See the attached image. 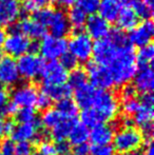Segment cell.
Masks as SVG:
<instances>
[{
	"instance_id": "obj_8",
	"label": "cell",
	"mask_w": 154,
	"mask_h": 155,
	"mask_svg": "<svg viewBox=\"0 0 154 155\" xmlns=\"http://www.w3.org/2000/svg\"><path fill=\"white\" fill-rule=\"evenodd\" d=\"M68 43L64 38H56L51 35H45L39 43V52L41 56L50 61L58 59L67 53Z\"/></svg>"
},
{
	"instance_id": "obj_25",
	"label": "cell",
	"mask_w": 154,
	"mask_h": 155,
	"mask_svg": "<svg viewBox=\"0 0 154 155\" xmlns=\"http://www.w3.org/2000/svg\"><path fill=\"white\" fill-rule=\"evenodd\" d=\"M76 124L75 119H67L62 118L54 128H52L51 130V136L56 143L58 141H64L69 137L71 130L74 127V124Z\"/></svg>"
},
{
	"instance_id": "obj_15",
	"label": "cell",
	"mask_w": 154,
	"mask_h": 155,
	"mask_svg": "<svg viewBox=\"0 0 154 155\" xmlns=\"http://www.w3.org/2000/svg\"><path fill=\"white\" fill-rule=\"evenodd\" d=\"M21 14L19 0H0V27H10L15 23Z\"/></svg>"
},
{
	"instance_id": "obj_33",
	"label": "cell",
	"mask_w": 154,
	"mask_h": 155,
	"mask_svg": "<svg viewBox=\"0 0 154 155\" xmlns=\"http://www.w3.org/2000/svg\"><path fill=\"white\" fill-rule=\"evenodd\" d=\"M132 10L134 11L137 18H142L146 20H150L153 16V8L149 6L148 4L145 3L143 0H135L132 4Z\"/></svg>"
},
{
	"instance_id": "obj_28",
	"label": "cell",
	"mask_w": 154,
	"mask_h": 155,
	"mask_svg": "<svg viewBox=\"0 0 154 155\" xmlns=\"http://www.w3.org/2000/svg\"><path fill=\"white\" fill-rule=\"evenodd\" d=\"M89 133L90 131L86 126H84L82 124H75L69 134L68 143L74 147H77L82 143H87L89 139Z\"/></svg>"
},
{
	"instance_id": "obj_27",
	"label": "cell",
	"mask_w": 154,
	"mask_h": 155,
	"mask_svg": "<svg viewBox=\"0 0 154 155\" xmlns=\"http://www.w3.org/2000/svg\"><path fill=\"white\" fill-rule=\"evenodd\" d=\"M55 109L58 111V113L62 118L76 119V116L78 114V107L72 98L68 97L59 100Z\"/></svg>"
},
{
	"instance_id": "obj_20",
	"label": "cell",
	"mask_w": 154,
	"mask_h": 155,
	"mask_svg": "<svg viewBox=\"0 0 154 155\" xmlns=\"http://www.w3.org/2000/svg\"><path fill=\"white\" fill-rule=\"evenodd\" d=\"M114 137V127L108 124H99L92 128L89 133V139L93 146L110 145Z\"/></svg>"
},
{
	"instance_id": "obj_7",
	"label": "cell",
	"mask_w": 154,
	"mask_h": 155,
	"mask_svg": "<svg viewBox=\"0 0 154 155\" xmlns=\"http://www.w3.org/2000/svg\"><path fill=\"white\" fill-rule=\"evenodd\" d=\"M120 47L123 45H116L108 37L97 40L93 45L92 56L94 58V62L105 68H108L116 56Z\"/></svg>"
},
{
	"instance_id": "obj_10",
	"label": "cell",
	"mask_w": 154,
	"mask_h": 155,
	"mask_svg": "<svg viewBox=\"0 0 154 155\" xmlns=\"http://www.w3.org/2000/svg\"><path fill=\"white\" fill-rule=\"evenodd\" d=\"M38 91L33 84H25L18 86L11 93V99L18 109L33 108L36 106L38 98Z\"/></svg>"
},
{
	"instance_id": "obj_45",
	"label": "cell",
	"mask_w": 154,
	"mask_h": 155,
	"mask_svg": "<svg viewBox=\"0 0 154 155\" xmlns=\"http://www.w3.org/2000/svg\"><path fill=\"white\" fill-rule=\"evenodd\" d=\"M51 102H52V100L50 99L48 96H45L44 94L41 93L38 95L37 101H36V107H37L38 109H40V110L45 111V110H48V109H50Z\"/></svg>"
},
{
	"instance_id": "obj_51",
	"label": "cell",
	"mask_w": 154,
	"mask_h": 155,
	"mask_svg": "<svg viewBox=\"0 0 154 155\" xmlns=\"http://www.w3.org/2000/svg\"><path fill=\"white\" fill-rule=\"evenodd\" d=\"M56 1L62 8H70L76 2V0H56Z\"/></svg>"
},
{
	"instance_id": "obj_50",
	"label": "cell",
	"mask_w": 154,
	"mask_h": 155,
	"mask_svg": "<svg viewBox=\"0 0 154 155\" xmlns=\"http://www.w3.org/2000/svg\"><path fill=\"white\" fill-rule=\"evenodd\" d=\"M39 52V43L36 40L31 41V45H30V49H29V53L31 54H36Z\"/></svg>"
},
{
	"instance_id": "obj_36",
	"label": "cell",
	"mask_w": 154,
	"mask_h": 155,
	"mask_svg": "<svg viewBox=\"0 0 154 155\" xmlns=\"http://www.w3.org/2000/svg\"><path fill=\"white\" fill-rule=\"evenodd\" d=\"M76 3L77 8H79L86 15H93L98 11L100 0H76Z\"/></svg>"
},
{
	"instance_id": "obj_14",
	"label": "cell",
	"mask_w": 154,
	"mask_h": 155,
	"mask_svg": "<svg viewBox=\"0 0 154 155\" xmlns=\"http://www.w3.org/2000/svg\"><path fill=\"white\" fill-rule=\"evenodd\" d=\"M40 124L39 121L29 124H15V128L12 132V140L17 143H31L38 139L41 135Z\"/></svg>"
},
{
	"instance_id": "obj_19",
	"label": "cell",
	"mask_w": 154,
	"mask_h": 155,
	"mask_svg": "<svg viewBox=\"0 0 154 155\" xmlns=\"http://www.w3.org/2000/svg\"><path fill=\"white\" fill-rule=\"evenodd\" d=\"M48 28L51 33V36L56 38H64L71 31V25L68 20L67 14L61 10L54 11Z\"/></svg>"
},
{
	"instance_id": "obj_18",
	"label": "cell",
	"mask_w": 154,
	"mask_h": 155,
	"mask_svg": "<svg viewBox=\"0 0 154 155\" xmlns=\"http://www.w3.org/2000/svg\"><path fill=\"white\" fill-rule=\"evenodd\" d=\"M86 31L87 34L90 36V38L95 40H100L108 36L110 32V25L109 22L101 18L99 15L93 14L87 18L86 21Z\"/></svg>"
},
{
	"instance_id": "obj_5",
	"label": "cell",
	"mask_w": 154,
	"mask_h": 155,
	"mask_svg": "<svg viewBox=\"0 0 154 155\" xmlns=\"http://www.w3.org/2000/svg\"><path fill=\"white\" fill-rule=\"evenodd\" d=\"M93 45V40L82 29H74V35L68 43V50L77 61L88 62L92 57Z\"/></svg>"
},
{
	"instance_id": "obj_42",
	"label": "cell",
	"mask_w": 154,
	"mask_h": 155,
	"mask_svg": "<svg viewBox=\"0 0 154 155\" xmlns=\"http://www.w3.org/2000/svg\"><path fill=\"white\" fill-rule=\"evenodd\" d=\"M32 151L31 143H17L15 145V155H31Z\"/></svg>"
},
{
	"instance_id": "obj_59",
	"label": "cell",
	"mask_w": 154,
	"mask_h": 155,
	"mask_svg": "<svg viewBox=\"0 0 154 155\" xmlns=\"http://www.w3.org/2000/svg\"><path fill=\"white\" fill-rule=\"evenodd\" d=\"M68 155H69V154H68ZM71 155H75V154H71Z\"/></svg>"
},
{
	"instance_id": "obj_44",
	"label": "cell",
	"mask_w": 154,
	"mask_h": 155,
	"mask_svg": "<svg viewBox=\"0 0 154 155\" xmlns=\"http://www.w3.org/2000/svg\"><path fill=\"white\" fill-rule=\"evenodd\" d=\"M136 90L133 86L131 84H125L123 86L120 90V98L121 100H126V99H131V98H135L136 97Z\"/></svg>"
},
{
	"instance_id": "obj_12",
	"label": "cell",
	"mask_w": 154,
	"mask_h": 155,
	"mask_svg": "<svg viewBox=\"0 0 154 155\" xmlns=\"http://www.w3.org/2000/svg\"><path fill=\"white\" fill-rule=\"evenodd\" d=\"M43 86H58L64 84L68 79V72L58 61H50L44 64L41 73Z\"/></svg>"
},
{
	"instance_id": "obj_52",
	"label": "cell",
	"mask_w": 154,
	"mask_h": 155,
	"mask_svg": "<svg viewBox=\"0 0 154 155\" xmlns=\"http://www.w3.org/2000/svg\"><path fill=\"white\" fill-rule=\"evenodd\" d=\"M5 38H6L5 30H4L2 27H0V51L3 49V45H4V41H5Z\"/></svg>"
},
{
	"instance_id": "obj_57",
	"label": "cell",
	"mask_w": 154,
	"mask_h": 155,
	"mask_svg": "<svg viewBox=\"0 0 154 155\" xmlns=\"http://www.w3.org/2000/svg\"><path fill=\"white\" fill-rule=\"evenodd\" d=\"M31 155H39V154L38 153H32Z\"/></svg>"
},
{
	"instance_id": "obj_21",
	"label": "cell",
	"mask_w": 154,
	"mask_h": 155,
	"mask_svg": "<svg viewBox=\"0 0 154 155\" xmlns=\"http://www.w3.org/2000/svg\"><path fill=\"white\" fill-rule=\"evenodd\" d=\"M123 6V0H100L98 8L99 16L107 22H114L116 21Z\"/></svg>"
},
{
	"instance_id": "obj_41",
	"label": "cell",
	"mask_w": 154,
	"mask_h": 155,
	"mask_svg": "<svg viewBox=\"0 0 154 155\" xmlns=\"http://www.w3.org/2000/svg\"><path fill=\"white\" fill-rule=\"evenodd\" d=\"M0 153L2 155H15V143L12 139H5L0 143Z\"/></svg>"
},
{
	"instance_id": "obj_38",
	"label": "cell",
	"mask_w": 154,
	"mask_h": 155,
	"mask_svg": "<svg viewBox=\"0 0 154 155\" xmlns=\"http://www.w3.org/2000/svg\"><path fill=\"white\" fill-rule=\"evenodd\" d=\"M39 155H56V147L55 143L51 140L42 139L39 141L38 145Z\"/></svg>"
},
{
	"instance_id": "obj_46",
	"label": "cell",
	"mask_w": 154,
	"mask_h": 155,
	"mask_svg": "<svg viewBox=\"0 0 154 155\" xmlns=\"http://www.w3.org/2000/svg\"><path fill=\"white\" fill-rule=\"evenodd\" d=\"M55 147H56V153H58V154L68 155L69 151H70V143L66 140L56 143Z\"/></svg>"
},
{
	"instance_id": "obj_13",
	"label": "cell",
	"mask_w": 154,
	"mask_h": 155,
	"mask_svg": "<svg viewBox=\"0 0 154 155\" xmlns=\"http://www.w3.org/2000/svg\"><path fill=\"white\" fill-rule=\"evenodd\" d=\"M154 35V25L151 20H146L137 25L129 34V42L138 48L145 47L151 43Z\"/></svg>"
},
{
	"instance_id": "obj_22",
	"label": "cell",
	"mask_w": 154,
	"mask_h": 155,
	"mask_svg": "<svg viewBox=\"0 0 154 155\" xmlns=\"http://www.w3.org/2000/svg\"><path fill=\"white\" fill-rule=\"evenodd\" d=\"M96 89L93 88L91 84H84L75 90L74 93V101L78 108H81L82 110L89 109L92 107L93 101H94L95 94H96Z\"/></svg>"
},
{
	"instance_id": "obj_61",
	"label": "cell",
	"mask_w": 154,
	"mask_h": 155,
	"mask_svg": "<svg viewBox=\"0 0 154 155\" xmlns=\"http://www.w3.org/2000/svg\"><path fill=\"white\" fill-rule=\"evenodd\" d=\"M0 143H1V140H0Z\"/></svg>"
},
{
	"instance_id": "obj_54",
	"label": "cell",
	"mask_w": 154,
	"mask_h": 155,
	"mask_svg": "<svg viewBox=\"0 0 154 155\" xmlns=\"http://www.w3.org/2000/svg\"><path fill=\"white\" fill-rule=\"evenodd\" d=\"M143 1L145 2L146 4H148L149 6H151V8H153V4H154V0H143Z\"/></svg>"
},
{
	"instance_id": "obj_32",
	"label": "cell",
	"mask_w": 154,
	"mask_h": 155,
	"mask_svg": "<svg viewBox=\"0 0 154 155\" xmlns=\"http://www.w3.org/2000/svg\"><path fill=\"white\" fill-rule=\"evenodd\" d=\"M154 57V48L152 43L139 48L136 53V63L138 65H150Z\"/></svg>"
},
{
	"instance_id": "obj_23",
	"label": "cell",
	"mask_w": 154,
	"mask_h": 155,
	"mask_svg": "<svg viewBox=\"0 0 154 155\" xmlns=\"http://www.w3.org/2000/svg\"><path fill=\"white\" fill-rule=\"evenodd\" d=\"M20 33L27 36L28 38L32 39H40L45 36V28L39 25L34 19L25 18L18 23Z\"/></svg>"
},
{
	"instance_id": "obj_24",
	"label": "cell",
	"mask_w": 154,
	"mask_h": 155,
	"mask_svg": "<svg viewBox=\"0 0 154 155\" xmlns=\"http://www.w3.org/2000/svg\"><path fill=\"white\" fill-rule=\"evenodd\" d=\"M118 29L121 31H132L137 25L138 18L131 6H123L116 19Z\"/></svg>"
},
{
	"instance_id": "obj_35",
	"label": "cell",
	"mask_w": 154,
	"mask_h": 155,
	"mask_svg": "<svg viewBox=\"0 0 154 155\" xmlns=\"http://www.w3.org/2000/svg\"><path fill=\"white\" fill-rule=\"evenodd\" d=\"M16 118L19 124H29L37 121V115L34 108H20L18 109L16 114Z\"/></svg>"
},
{
	"instance_id": "obj_11",
	"label": "cell",
	"mask_w": 154,
	"mask_h": 155,
	"mask_svg": "<svg viewBox=\"0 0 154 155\" xmlns=\"http://www.w3.org/2000/svg\"><path fill=\"white\" fill-rule=\"evenodd\" d=\"M30 45H31V40L21 33L10 34L5 38L3 50L10 57L19 58L25 54L29 53Z\"/></svg>"
},
{
	"instance_id": "obj_26",
	"label": "cell",
	"mask_w": 154,
	"mask_h": 155,
	"mask_svg": "<svg viewBox=\"0 0 154 155\" xmlns=\"http://www.w3.org/2000/svg\"><path fill=\"white\" fill-rule=\"evenodd\" d=\"M42 94L50 98L53 101H59L64 98L70 97L71 88L67 84H58V86H43L42 84Z\"/></svg>"
},
{
	"instance_id": "obj_9",
	"label": "cell",
	"mask_w": 154,
	"mask_h": 155,
	"mask_svg": "<svg viewBox=\"0 0 154 155\" xmlns=\"http://www.w3.org/2000/svg\"><path fill=\"white\" fill-rule=\"evenodd\" d=\"M87 75L91 80V86L98 90H109L113 88L114 81L110 71L107 68L95 62H89L87 65Z\"/></svg>"
},
{
	"instance_id": "obj_31",
	"label": "cell",
	"mask_w": 154,
	"mask_h": 155,
	"mask_svg": "<svg viewBox=\"0 0 154 155\" xmlns=\"http://www.w3.org/2000/svg\"><path fill=\"white\" fill-rule=\"evenodd\" d=\"M67 17L70 25H73L74 29H82V25L87 21V15L77 6H71Z\"/></svg>"
},
{
	"instance_id": "obj_49",
	"label": "cell",
	"mask_w": 154,
	"mask_h": 155,
	"mask_svg": "<svg viewBox=\"0 0 154 155\" xmlns=\"http://www.w3.org/2000/svg\"><path fill=\"white\" fill-rule=\"evenodd\" d=\"M15 128V124L11 120H5V124H4V132L3 134L11 135Z\"/></svg>"
},
{
	"instance_id": "obj_30",
	"label": "cell",
	"mask_w": 154,
	"mask_h": 155,
	"mask_svg": "<svg viewBox=\"0 0 154 155\" xmlns=\"http://www.w3.org/2000/svg\"><path fill=\"white\" fill-rule=\"evenodd\" d=\"M61 119H62V117L60 116V114L58 113V111L56 110V109L50 108V109H48V110L43 111L42 115H41V117H40V120H39V124H40V126L44 127L45 129L51 130V129L54 128Z\"/></svg>"
},
{
	"instance_id": "obj_39",
	"label": "cell",
	"mask_w": 154,
	"mask_h": 155,
	"mask_svg": "<svg viewBox=\"0 0 154 155\" xmlns=\"http://www.w3.org/2000/svg\"><path fill=\"white\" fill-rule=\"evenodd\" d=\"M60 64L64 67V69L68 71H73L74 69H76L78 65V61L76 58L73 55H71L70 53H66L60 57Z\"/></svg>"
},
{
	"instance_id": "obj_16",
	"label": "cell",
	"mask_w": 154,
	"mask_h": 155,
	"mask_svg": "<svg viewBox=\"0 0 154 155\" xmlns=\"http://www.w3.org/2000/svg\"><path fill=\"white\" fill-rule=\"evenodd\" d=\"M20 79L17 64L10 56L0 57V84L2 86H14Z\"/></svg>"
},
{
	"instance_id": "obj_3",
	"label": "cell",
	"mask_w": 154,
	"mask_h": 155,
	"mask_svg": "<svg viewBox=\"0 0 154 155\" xmlns=\"http://www.w3.org/2000/svg\"><path fill=\"white\" fill-rule=\"evenodd\" d=\"M153 101L154 98L152 93L143 94L139 100V108L133 115L132 119L133 124L139 128V132L147 140H150L153 133Z\"/></svg>"
},
{
	"instance_id": "obj_2",
	"label": "cell",
	"mask_w": 154,
	"mask_h": 155,
	"mask_svg": "<svg viewBox=\"0 0 154 155\" xmlns=\"http://www.w3.org/2000/svg\"><path fill=\"white\" fill-rule=\"evenodd\" d=\"M91 108L96 113L101 124L111 121L117 116L120 109L118 98L109 90H97Z\"/></svg>"
},
{
	"instance_id": "obj_53",
	"label": "cell",
	"mask_w": 154,
	"mask_h": 155,
	"mask_svg": "<svg viewBox=\"0 0 154 155\" xmlns=\"http://www.w3.org/2000/svg\"><path fill=\"white\" fill-rule=\"evenodd\" d=\"M4 124H5V119L0 114V135H2L4 132Z\"/></svg>"
},
{
	"instance_id": "obj_43",
	"label": "cell",
	"mask_w": 154,
	"mask_h": 155,
	"mask_svg": "<svg viewBox=\"0 0 154 155\" xmlns=\"http://www.w3.org/2000/svg\"><path fill=\"white\" fill-rule=\"evenodd\" d=\"M91 152L93 155H114V149L110 145L94 146L91 149Z\"/></svg>"
},
{
	"instance_id": "obj_1",
	"label": "cell",
	"mask_w": 154,
	"mask_h": 155,
	"mask_svg": "<svg viewBox=\"0 0 154 155\" xmlns=\"http://www.w3.org/2000/svg\"><path fill=\"white\" fill-rule=\"evenodd\" d=\"M107 69L113 77L114 86L123 87L133 79L137 70V63L136 53L131 43L119 48L116 56Z\"/></svg>"
},
{
	"instance_id": "obj_60",
	"label": "cell",
	"mask_w": 154,
	"mask_h": 155,
	"mask_svg": "<svg viewBox=\"0 0 154 155\" xmlns=\"http://www.w3.org/2000/svg\"><path fill=\"white\" fill-rule=\"evenodd\" d=\"M0 155H2V154H1V153H0Z\"/></svg>"
},
{
	"instance_id": "obj_37",
	"label": "cell",
	"mask_w": 154,
	"mask_h": 155,
	"mask_svg": "<svg viewBox=\"0 0 154 155\" xmlns=\"http://www.w3.org/2000/svg\"><path fill=\"white\" fill-rule=\"evenodd\" d=\"M139 100L137 98H131V99H126L121 100L120 108L123 110V112L126 114V116L129 117L130 115H134L136 113V111L139 108Z\"/></svg>"
},
{
	"instance_id": "obj_4",
	"label": "cell",
	"mask_w": 154,
	"mask_h": 155,
	"mask_svg": "<svg viewBox=\"0 0 154 155\" xmlns=\"http://www.w3.org/2000/svg\"><path fill=\"white\" fill-rule=\"evenodd\" d=\"M113 149L119 153H132L142 147L144 136L134 127L121 128L114 134Z\"/></svg>"
},
{
	"instance_id": "obj_17",
	"label": "cell",
	"mask_w": 154,
	"mask_h": 155,
	"mask_svg": "<svg viewBox=\"0 0 154 155\" xmlns=\"http://www.w3.org/2000/svg\"><path fill=\"white\" fill-rule=\"evenodd\" d=\"M134 88L136 92L151 93L154 87V73L151 65H138L134 74Z\"/></svg>"
},
{
	"instance_id": "obj_48",
	"label": "cell",
	"mask_w": 154,
	"mask_h": 155,
	"mask_svg": "<svg viewBox=\"0 0 154 155\" xmlns=\"http://www.w3.org/2000/svg\"><path fill=\"white\" fill-rule=\"evenodd\" d=\"M91 152V148L88 143H82L75 147V155H88Z\"/></svg>"
},
{
	"instance_id": "obj_58",
	"label": "cell",
	"mask_w": 154,
	"mask_h": 155,
	"mask_svg": "<svg viewBox=\"0 0 154 155\" xmlns=\"http://www.w3.org/2000/svg\"><path fill=\"white\" fill-rule=\"evenodd\" d=\"M127 1H135V0H127Z\"/></svg>"
},
{
	"instance_id": "obj_56",
	"label": "cell",
	"mask_w": 154,
	"mask_h": 155,
	"mask_svg": "<svg viewBox=\"0 0 154 155\" xmlns=\"http://www.w3.org/2000/svg\"><path fill=\"white\" fill-rule=\"evenodd\" d=\"M117 155H140L137 152H132V153H118Z\"/></svg>"
},
{
	"instance_id": "obj_55",
	"label": "cell",
	"mask_w": 154,
	"mask_h": 155,
	"mask_svg": "<svg viewBox=\"0 0 154 155\" xmlns=\"http://www.w3.org/2000/svg\"><path fill=\"white\" fill-rule=\"evenodd\" d=\"M39 2L41 3V5H45V4H48V3H50L51 1H53V0H38Z\"/></svg>"
},
{
	"instance_id": "obj_40",
	"label": "cell",
	"mask_w": 154,
	"mask_h": 155,
	"mask_svg": "<svg viewBox=\"0 0 154 155\" xmlns=\"http://www.w3.org/2000/svg\"><path fill=\"white\" fill-rule=\"evenodd\" d=\"M41 8L43 6L38 0H23V3L21 5V12L25 14H34Z\"/></svg>"
},
{
	"instance_id": "obj_34",
	"label": "cell",
	"mask_w": 154,
	"mask_h": 155,
	"mask_svg": "<svg viewBox=\"0 0 154 155\" xmlns=\"http://www.w3.org/2000/svg\"><path fill=\"white\" fill-rule=\"evenodd\" d=\"M54 11L50 6H43V8H39L37 12L34 13V20L37 21L39 25H41L42 27L47 28L49 25L50 20H51L52 16L54 14Z\"/></svg>"
},
{
	"instance_id": "obj_47",
	"label": "cell",
	"mask_w": 154,
	"mask_h": 155,
	"mask_svg": "<svg viewBox=\"0 0 154 155\" xmlns=\"http://www.w3.org/2000/svg\"><path fill=\"white\" fill-rule=\"evenodd\" d=\"M8 102V93L3 86L0 84V110Z\"/></svg>"
},
{
	"instance_id": "obj_29",
	"label": "cell",
	"mask_w": 154,
	"mask_h": 155,
	"mask_svg": "<svg viewBox=\"0 0 154 155\" xmlns=\"http://www.w3.org/2000/svg\"><path fill=\"white\" fill-rule=\"evenodd\" d=\"M88 75H87V72L84 69H80V68H76L73 71L70 72V74H68V86L72 89H78L80 87L84 86V84H88Z\"/></svg>"
},
{
	"instance_id": "obj_6",
	"label": "cell",
	"mask_w": 154,
	"mask_h": 155,
	"mask_svg": "<svg viewBox=\"0 0 154 155\" xmlns=\"http://www.w3.org/2000/svg\"><path fill=\"white\" fill-rule=\"evenodd\" d=\"M19 76L23 79L32 80L39 77L44 68V61L36 54L27 53L18 58L16 61Z\"/></svg>"
}]
</instances>
